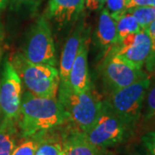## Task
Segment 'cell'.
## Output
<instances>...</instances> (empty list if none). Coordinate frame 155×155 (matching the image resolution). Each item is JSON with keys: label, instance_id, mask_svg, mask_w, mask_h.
<instances>
[{"label": "cell", "instance_id": "cell-1", "mask_svg": "<svg viewBox=\"0 0 155 155\" xmlns=\"http://www.w3.org/2000/svg\"><path fill=\"white\" fill-rule=\"evenodd\" d=\"M68 122L57 97H43L26 91L22 96L17 127L20 137L29 138Z\"/></svg>", "mask_w": 155, "mask_h": 155}, {"label": "cell", "instance_id": "cell-2", "mask_svg": "<svg viewBox=\"0 0 155 155\" xmlns=\"http://www.w3.org/2000/svg\"><path fill=\"white\" fill-rule=\"evenodd\" d=\"M58 101L66 112L70 126L85 134L93 127L100 115L102 103L90 90L78 92L70 84L60 83Z\"/></svg>", "mask_w": 155, "mask_h": 155}, {"label": "cell", "instance_id": "cell-3", "mask_svg": "<svg viewBox=\"0 0 155 155\" xmlns=\"http://www.w3.org/2000/svg\"><path fill=\"white\" fill-rule=\"evenodd\" d=\"M11 63L31 94L43 97H57L60 73L55 67L31 63L21 53L15 54Z\"/></svg>", "mask_w": 155, "mask_h": 155}, {"label": "cell", "instance_id": "cell-4", "mask_svg": "<svg viewBox=\"0 0 155 155\" xmlns=\"http://www.w3.org/2000/svg\"><path fill=\"white\" fill-rule=\"evenodd\" d=\"M133 128L112 112L105 101H103L97 122L84 135L91 144L105 149L127 140L133 132Z\"/></svg>", "mask_w": 155, "mask_h": 155}, {"label": "cell", "instance_id": "cell-5", "mask_svg": "<svg viewBox=\"0 0 155 155\" xmlns=\"http://www.w3.org/2000/svg\"><path fill=\"white\" fill-rule=\"evenodd\" d=\"M150 83L149 78L147 77L124 88L111 91L105 103L116 116L134 127L140 117Z\"/></svg>", "mask_w": 155, "mask_h": 155}, {"label": "cell", "instance_id": "cell-6", "mask_svg": "<svg viewBox=\"0 0 155 155\" xmlns=\"http://www.w3.org/2000/svg\"><path fill=\"white\" fill-rule=\"evenodd\" d=\"M22 54L31 63L55 67V47L49 22L45 16L40 17L30 28Z\"/></svg>", "mask_w": 155, "mask_h": 155}, {"label": "cell", "instance_id": "cell-7", "mask_svg": "<svg viewBox=\"0 0 155 155\" xmlns=\"http://www.w3.org/2000/svg\"><path fill=\"white\" fill-rule=\"evenodd\" d=\"M101 72L104 83L111 91L124 88L147 77L140 68L122 60L111 51L105 55Z\"/></svg>", "mask_w": 155, "mask_h": 155}, {"label": "cell", "instance_id": "cell-8", "mask_svg": "<svg viewBox=\"0 0 155 155\" xmlns=\"http://www.w3.org/2000/svg\"><path fill=\"white\" fill-rule=\"evenodd\" d=\"M22 96V80L11 61H5L0 81L1 118L18 121Z\"/></svg>", "mask_w": 155, "mask_h": 155}, {"label": "cell", "instance_id": "cell-9", "mask_svg": "<svg viewBox=\"0 0 155 155\" xmlns=\"http://www.w3.org/2000/svg\"><path fill=\"white\" fill-rule=\"evenodd\" d=\"M110 51L134 67L141 69L150 51V38L147 31L141 29L138 33L127 35L119 45L115 46Z\"/></svg>", "mask_w": 155, "mask_h": 155}, {"label": "cell", "instance_id": "cell-10", "mask_svg": "<svg viewBox=\"0 0 155 155\" xmlns=\"http://www.w3.org/2000/svg\"><path fill=\"white\" fill-rule=\"evenodd\" d=\"M88 38L89 30H87L69 74L71 87L78 92L91 90L88 70Z\"/></svg>", "mask_w": 155, "mask_h": 155}, {"label": "cell", "instance_id": "cell-11", "mask_svg": "<svg viewBox=\"0 0 155 155\" xmlns=\"http://www.w3.org/2000/svg\"><path fill=\"white\" fill-rule=\"evenodd\" d=\"M87 29H85L84 22H80L72 35L67 40L62 50L60 63V83L69 84V74L73 61L75 60L79 48L81 47Z\"/></svg>", "mask_w": 155, "mask_h": 155}, {"label": "cell", "instance_id": "cell-12", "mask_svg": "<svg viewBox=\"0 0 155 155\" xmlns=\"http://www.w3.org/2000/svg\"><path fill=\"white\" fill-rule=\"evenodd\" d=\"M104 150L91 144L83 133L74 129L70 124L65 127L61 155H105Z\"/></svg>", "mask_w": 155, "mask_h": 155}, {"label": "cell", "instance_id": "cell-13", "mask_svg": "<svg viewBox=\"0 0 155 155\" xmlns=\"http://www.w3.org/2000/svg\"><path fill=\"white\" fill-rule=\"evenodd\" d=\"M84 7V0H48L45 17L60 24L76 20Z\"/></svg>", "mask_w": 155, "mask_h": 155}, {"label": "cell", "instance_id": "cell-14", "mask_svg": "<svg viewBox=\"0 0 155 155\" xmlns=\"http://www.w3.org/2000/svg\"><path fill=\"white\" fill-rule=\"evenodd\" d=\"M97 43L106 54L116 45H119L116 22L112 18L107 9H104L99 17L96 32Z\"/></svg>", "mask_w": 155, "mask_h": 155}, {"label": "cell", "instance_id": "cell-15", "mask_svg": "<svg viewBox=\"0 0 155 155\" xmlns=\"http://www.w3.org/2000/svg\"><path fill=\"white\" fill-rule=\"evenodd\" d=\"M20 137L17 122L7 118L0 119V155H11Z\"/></svg>", "mask_w": 155, "mask_h": 155}, {"label": "cell", "instance_id": "cell-16", "mask_svg": "<svg viewBox=\"0 0 155 155\" xmlns=\"http://www.w3.org/2000/svg\"><path fill=\"white\" fill-rule=\"evenodd\" d=\"M116 22L119 43L127 35L131 34L138 33L142 29L138 24V22H136V20L134 19V17L128 12L123 14Z\"/></svg>", "mask_w": 155, "mask_h": 155}, {"label": "cell", "instance_id": "cell-17", "mask_svg": "<svg viewBox=\"0 0 155 155\" xmlns=\"http://www.w3.org/2000/svg\"><path fill=\"white\" fill-rule=\"evenodd\" d=\"M130 13L142 29H146L155 20L154 6H140L127 10Z\"/></svg>", "mask_w": 155, "mask_h": 155}, {"label": "cell", "instance_id": "cell-18", "mask_svg": "<svg viewBox=\"0 0 155 155\" xmlns=\"http://www.w3.org/2000/svg\"><path fill=\"white\" fill-rule=\"evenodd\" d=\"M38 144V138L36 136L25 138L22 143L17 146L11 155H35Z\"/></svg>", "mask_w": 155, "mask_h": 155}, {"label": "cell", "instance_id": "cell-19", "mask_svg": "<svg viewBox=\"0 0 155 155\" xmlns=\"http://www.w3.org/2000/svg\"><path fill=\"white\" fill-rule=\"evenodd\" d=\"M146 30L150 38V51L145 65L148 72H155V20Z\"/></svg>", "mask_w": 155, "mask_h": 155}, {"label": "cell", "instance_id": "cell-20", "mask_svg": "<svg viewBox=\"0 0 155 155\" xmlns=\"http://www.w3.org/2000/svg\"><path fill=\"white\" fill-rule=\"evenodd\" d=\"M129 0H107V10L112 18L116 21L127 11V5Z\"/></svg>", "mask_w": 155, "mask_h": 155}, {"label": "cell", "instance_id": "cell-21", "mask_svg": "<svg viewBox=\"0 0 155 155\" xmlns=\"http://www.w3.org/2000/svg\"><path fill=\"white\" fill-rule=\"evenodd\" d=\"M145 117L147 120L155 118V85L150 88L147 95V109Z\"/></svg>", "mask_w": 155, "mask_h": 155}, {"label": "cell", "instance_id": "cell-22", "mask_svg": "<svg viewBox=\"0 0 155 155\" xmlns=\"http://www.w3.org/2000/svg\"><path fill=\"white\" fill-rule=\"evenodd\" d=\"M141 141L148 153L155 155V130L145 134L141 137Z\"/></svg>", "mask_w": 155, "mask_h": 155}, {"label": "cell", "instance_id": "cell-23", "mask_svg": "<svg viewBox=\"0 0 155 155\" xmlns=\"http://www.w3.org/2000/svg\"><path fill=\"white\" fill-rule=\"evenodd\" d=\"M11 5L16 9L28 8L31 9L36 5V0H11Z\"/></svg>", "mask_w": 155, "mask_h": 155}, {"label": "cell", "instance_id": "cell-24", "mask_svg": "<svg viewBox=\"0 0 155 155\" xmlns=\"http://www.w3.org/2000/svg\"><path fill=\"white\" fill-rule=\"evenodd\" d=\"M154 5L155 0H129L127 5V10L140 6H153Z\"/></svg>", "mask_w": 155, "mask_h": 155}, {"label": "cell", "instance_id": "cell-25", "mask_svg": "<svg viewBox=\"0 0 155 155\" xmlns=\"http://www.w3.org/2000/svg\"><path fill=\"white\" fill-rule=\"evenodd\" d=\"M107 0H84V5L91 11L101 9Z\"/></svg>", "mask_w": 155, "mask_h": 155}, {"label": "cell", "instance_id": "cell-26", "mask_svg": "<svg viewBox=\"0 0 155 155\" xmlns=\"http://www.w3.org/2000/svg\"><path fill=\"white\" fill-rule=\"evenodd\" d=\"M4 40H5V29H4V25H3V23L0 21V61H1L2 54H3Z\"/></svg>", "mask_w": 155, "mask_h": 155}, {"label": "cell", "instance_id": "cell-27", "mask_svg": "<svg viewBox=\"0 0 155 155\" xmlns=\"http://www.w3.org/2000/svg\"><path fill=\"white\" fill-rule=\"evenodd\" d=\"M7 2H8V0H0V11L5 7Z\"/></svg>", "mask_w": 155, "mask_h": 155}, {"label": "cell", "instance_id": "cell-28", "mask_svg": "<svg viewBox=\"0 0 155 155\" xmlns=\"http://www.w3.org/2000/svg\"><path fill=\"white\" fill-rule=\"evenodd\" d=\"M134 155H151V154L147 153H144V154H141V153H135Z\"/></svg>", "mask_w": 155, "mask_h": 155}, {"label": "cell", "instance_id": "cell-29", "mask_svg": "<svg viewBox=\"0 0 155 155\" xmlns=\"http://www.w3.org/2000/svg\"><path fill=\"white\" fill-rule=\"evenodd\" d=\"M0 119H1V113H0Z\"/></svg>", "mask_w": 155, "mask_h": 155}, {"label": "cell", "instance_id": "cell-30", "mask_svg": "<svg viewBox=\"0 0 155 155\" xmlns=\"http://www.w3.org/2000/svg\"><path fill=\"white\" fill-rule=\"evenodd\" d=\"M153 6H154V7H155V5H153Z\"/></svg>", "mask_w": 155, "mask_h": 155}, {"label": "cell", "instance_id": "cell-31", "mask_svg": "<svg viewBox=\"0 0 155 155\" xmlns=\"http://www.w3.org/2000/svg\"><path fill=\"white\" fill-rule=\"evenodd\" d=\"M133 155H134V154H133Z\"/></svg>", "mask_w": 155, "mask_h": 155}]
</instances>
